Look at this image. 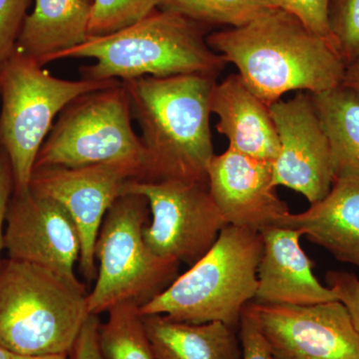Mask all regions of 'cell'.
<instances>
[{
    "label": "cell",
    "instance_id": "1",
    "mask_svg": "<svg viewBox=\"0 0 359 359\" xmlns=\"http://www.w3.org/2000/svg\"><path fill=\"white\" fill-rule=\"evenodd\" d=\"M207 42L269 105L292 91L316 94L337 88L346 75V63L334 45L282 9L212 33Z\"/></svg>",
    "mask_w": 359,
    "mask_h": 359
},
{
    "label": "cell",
    "instance_id": "2",
    "mask_svg": "<svg viewBox=\"0 0 359 359\" xmlns=\"http://www.w3.org/2000/svg\"><path fill=\"white\" fill-rule=\"evenodd\" d=\"M217 78L194 73L123 82L141 130L145 174L140 181L208 185V168L215 156L210 120Z\"/></svg>",
    "mask_w": 359,
    "mask_h": 359
},
{
    "label": "cell",
    "instance_id": "3",
    "mask_svg": "<svg viewBox=\"0 0 359 359\" xmlns=\"http://www.w3.org/2000/svg\"><path fill=\"white\" fill-rule=\"evenodd\" d=\"M65 58L93 59L94 65L80 71L82 78L97 81L194 73L219 76L228 65L208 44L204 25L160 8L119 32L89 37L54 61Z\"/></svg>",
    "mask_w": 359,
    "mask_h": 359
},
{
    "label": "cell",
    "instance_id": "4",
    "mask_svg": "<svg viewBox=\"0 0 359 359\" xmlns=\"http://www.w3.org/2000/svg\"><path fill=\"white\" fill-rule=\"evenodd\" d=\"M84 283L7 259L0 264V346L18 355H69L89 316Z\"/></svg>",
    "mask_w": 359,
    "mask_h": 359
},
{
    "label": "cell",
    "instance_id": "5",
    "mask_svg": "<svg viewBox=\"0 0 359 359\" xmlns=\"http://www.w3.org/2000/svg\"><path fill=\"white\" fill-rule=\"evenodd\" d=\"M262 252L259 231L226 224L204 257L139 311L189 323L219 321L238 330L243 309L256 297Z\"/></svg>",
    "mask_w": 359,
    "mask_h": 359
},
{
    "label": "cell",
    "instance_id": "6",
    "mask_svg": "<svg viewBox=\"0 0 359 359\" xmlns=\"http://www.w3.org/2000/svg\"><path fill=\"white\" fill-rule=\"evenodd\" d=\"M118 80H65L14 51L1 67L0 146L13 177V193L29 190L40 148L56 116L77 97L107 88Z\"/></svg>",
    "mask_w": 359,
    "mask_h": 359
},
{
    "label": "cell",
    "instance_id": "7",
    "mask_svg": "<svg viewBox=\"0 0 359 359\" xmlns=\"http://www.w3.org/2000/svg\"><path fill=\"white\" fill-rule=\"evenodd\" d=\"M148 201L139 194L120 196L108 210L95 245L98 269L87 294L89 314L99 316L123 302L147 304L178 276L180 264L154 254L144 240Z\"/></svg>",
    "mask_w": 359,
    "mask_h": 359
},
{
    "label": "cell",
    "instance_id": "8",
    "mask_svg": "<svg viewBox=\"0 0 359 359\" xmlns=\"http://www.w3.org/2000/svg\"><path fill=\"white\" fill-rule=\"evenodd\" d=\"M132 118L123 82L77 97L59 114L40 148L34 169L130 163L145 174L143 145Z\"/></svg>",
    "mask_w": 359,
    "mask_h": 359
},
{
    "label": "cell",
    "instance_id": "9",
    "mask_svg": "<svg viewBox=\"0 0 359 359\" xmlns=\"http://www.w3.org/2000/svg\"><path fill=\"white\" fill-rule=\"evenodd\" d=\"M148 201L151 221L143 236L149 249L163 259L193 266L205 256L226 226L205 184L133 180L124 194Z\"/></svg>",
    "mask_w": 359,
    "mask_h": 359
},
{
    "label": "cell",
    "instance_id": "10",
    "mask_svg": "<svg viewBox=\"0 0 359 359\" xmlns=\"http://www.w3.org/2000/svg\"><path fill=\"white\" fill-rule=\"evenodd\" d=\"M143 178V169L130 163L41 167L33 171L29 190L57 202L76 226L82 245L79 269L87 282L96 278L94 252L108 210L130 181Z\"/></svg>",
    "mask_w": 359,
    "mask_h": 359
},
{
    "label": "cell",
    "instance_id": "11",
    "mask_svg": "<svg viewBox=\"0 0 359 359\" xmlns=\"http://www.w3.org/2000/svg\"><path fill=\"white\" fill-rule=\"evenodd\" d=\"M280 151L273 162V184L302 194L311 204L323 200L334 183L330 141L311 94L271 104Z\"/></svg>",
    "mask_w": 359,
    "mask_h": 359
},
{
    "label": "cell",
    "instance_id": "12",
    "mask_svg": "<svg viewBox=\"0 0 359 359\" xmlns=\"http://www.w3.org/2000/svg\"><path fill=\"white\" fill-rule=\"evenodd\" d=\"M255 304L278 359H359V334L339 299L309 306Z\"/></svg>",
    "mask_w": 359,
    "mask_h": 359
},
{
    "label": "cell",
    "instance_id": "13",
    "mask_svg": "<svg viewBox=\"0 0 359 359\" xmlns=\"http://www.w3.org/2000/svg\"><path fill=\"white\" fill-rule=\"evenodd\" d=\"M81 238L67 212L57 202L28 190L13 193L4 226L9 259L49 269L73 283L81 256Z\"/></svg>",
    "mask_w": 359,
    "mask_h": 359
},
{
    "label": "cell",
    "instance_id": "14",
    "mask_svg": "<svg viewBox=\"0 0 359 359\" xmlns=\"http://www.w3.org/2000/svg\"><path fill=\"white\" fill-rule=\"evenodd\" d=\"M273 163L228 148L208 168V189L226 224L261 231L290 214L276 192Z\"/></svg>",
    "mask_w": 359,
    "mask_h": 359
},
{
    "label": "cell",
    "instance_id": "15",
    "mask_svg": "<svg viewBox=\"0 0 359 359\" xmlns=\"http://www.w3.org/2000/svg\"><path fill=\"white\" fill-rule=\"evenodd\" d=\"M263 252L257 268V290L252 302L309 306L337 301L334 290L313 273V263L301 245L304 233L282 226L259 231Z\"/></svg>",
    "mask_w": 359,
    "mask_h": 359
},
{
    "label": "cell",
    "instance_id": "16",
    "mask_svg": "<svg viewBox=\"0 0 359 359\" xmlns=\"http://www.w3.org/2000/svg\"><path fill=\"white\" fill-rule=\"evenodd\" d=\"M276 226L301 231L342 263L359 269V176L337 177L330 193L306 211L290 212Z\"/></svg>",
    "mask_w": 359,
    "mask_h": 359
},
{
    "label": "cell",
    "instance_id": "17",
    "mask_svg": "<svg viewBox=\"0 0 359 359\" xmlns=\"http://www.w3.org/2000/svg\"><path fill=\"white\" fill-rule=\"evenodd\" d=\"M212 114L219 117L217 130L236 152L273 163L280 151L271 105L256 95L238 74L217 82Z\"/></svg>",
    "mask_w": 359,
    "mask_h": 359
},
{
    "label": "cell",
    "instance_id": "18",
    "mask_svg": "<svg viewBox=\"0 0 359 359\" xmlns=\"http://www.w3.org/2000/svg\"><path fill=\"white\" fill-rule=\"evenodd\" d=\"M93 0H35L15 51L44 66L89 39Z\"/></svg>",
    "mask_w": 359,
    "mask_h": 359
},
{
    "label": "cell",
    "instance_id": "19",
    "mask_svg": "<svg viewBox=\"0 0 359 359\" xmlns=\"http://www.w3.org/2000/svg\"><path fill=\"white\" fill-rule=\"evenodd\" d=\"M156 359H242L238 330L219 321L189 323L142 316Z\"/></svg>",
    "mask_w": 359,
    "mask_h": 359
},
{
    "label": "cell",
    "instance_id": "20",
    "mask_svg": "<svg viewBox=\"0 0 359 359\" xmlns=\"http://www.w3.org/2000/svg\"><path fill=\"white\" fill-rule=\"evenodd\" d=\"M311 96L330 141L334 178L359 176V95L340 85Z\"/></svg>",
    "mask_w": 359,
    "mask_h": 359
},
{
    "label": "cell",
    "instance_id": "21",
    "mask_svg": "<svg viewBox=\"0 0 359 359\" xmlns=\"http://www.w3.org/2000/svg\"><path fill=\"white\" fill-rule=\"evenodd\" d=\"M139 308L134 302H123L107 311L98 332L105 359H156Z\"/></svg>",
    "mask_w": 359,
    "mask_h": 359
},
{
    "label": "cell",
    "instance_id": "22",
    "mask_svg": "<svg viewBox=\"0 0 359 359\" xmlns=\"http://www.w3.org/2000/svg\"><path fill=\"white\" fill-rule=\"evenodd\" d=\"M159 8L201 25L241 27L275 8L269 0H160Z\"/></svg>",
    "mask_w": 359,
    "mask_h": 359
},
{
    "label": "cell",
    "instance_id": "23",
    "mask_svg": "<svg viewBox=\"0 0 359 359\" xmlns=\"http://www.w3.org/2000/svg\"><path fill=\"white\" fill-rule=\"evenodd\" d=\"M159 4L160 0H93L89 37L128 27L159 8Z\"/></svg>",
    "mask_w": 359,
    "mask_h": 359
},
{
    "label": "cell",
    "instance_id": "24",
    "mask_svg": "<svg viewBox=\"0 0 359 359\" xmlns=\"http://www.w3.org/2000/svg\"><path fill=\"white\" fill-rule=\"evenodd\" d=\"M330 30L346 65L359 59V0H332Z\"/></svg>",
    "mask_w": 359,
    "mask_h": 359
},
{
    "label": "cell",
    "instance_id": "25",
    "mask_svg": "<svg viewBox=\"0 0 359 359\" xmlns=\"http://www.w3.org/2000/svg\"><path fill=\"white\" fill-rule=\"evenodd\" d=\"M269 1L275 8L282 9L285 13L292 14L311 32L330 40L334 45L330 20L332 0H269Z\"/></svg>",
    "mask_w": 359,
    "mask_h": 359
},
{
    "label": "cell",
    "instance_id": "26",
    "mask_svg": "<svg viewBox=\"0 0 359 359\" xmlns=\"http://www.w3.org/2000/svg\"><path fill=\"white\" fill-rule=\"evenodd\" d=\"M242 359H278L259 323L257 306L250 302L243 309L238 327Z\"/></svg>",
    "mask_w": 359,
    "mask_h": 359
},
{
    "label": "cell",
    "instance_id": "27",
    "mask_svg": "<svg viewBox=\"0 0 359 359\" xmlns=\"http://www.w3.org/2000/svg\"><path fill=\"white\" fill-rule=\"evenodd\" d=\"M29 0H0V67L13 56Z\"/></svg>",
    "mask_w": 359,
    "mask_h": 359
},
{
    "label": "cell",
    "instance_id": "28",
    "mask_svg": "<svg viewBox=\"0 0 359 359\" xmlns=\"http://www.w3.org/2000/svg\"><path fill=\"white\" fill-rule=\"evenodd\" d=\"M327 287L334 290L339 301L346 306L359 334V278L346 271H330L325 275Z\"/></svg>",
    "mask_w": 359,
    "mask_h": 359
},
{
    "label": "cell",
    "instance_id": "29",
    "mask_svg": "<svg viewBox=\"0 0 359 359\" xmlns=\"http://www.w3.org/2000/svg\"><path fill=\"white\" fill-rule=\"evenodd\" d=\"M100 323L98 316L89 314L71 351L69 359H105L99 346Z\"/></svg>",
    "mask_w": 359,
    "mask_h": 359
},
{
    "label": "cell",
    "instance_id": "30",
    "mask_svg": "<svg viewBox=\"0 0 359 359\" xmlns=\"http://www.w3.org/2000/svg\"><path fill=\"white\" fill-rule=\"evenodd\" d=\"M13 193V177L11 163L4 150H0V264L4 250V226L9 200Z\"/></svg>",
    "mask_w": 359,
    "mask_h": 359
},
{
    "label": "cell",
    "instance_id": "31",
    "mask_svg": "<svg viewBox=\"0 0 359 359\" xmlns=\"http://www.w3.org/2000/svg\"><path fill=\"white\" fill-rule=\"evenodd\" d=\"M342 85L353 90L359 95V59L355 62L346 66V75H344Z\"/></svg>",
    "mask_w": 359,
    "mask_h": 359
},
{
    "label": "cell",
    "instance_id": "32",
    "mask_svg": "<svg viewBox=\"0 0 359 359\" xmlns=\"http://www.w3.org/2000/svg\"><path fill=\"white\" fill-rule=\"evenodd\" d=\"M13 359H69L68 354H47V355H18Z\"/></svg>",
    "mask_w": 359,
    "mask_h": 359
},
{
    "label": "cell",
    "instance_id": "33",
    "mask_svg": "<svg viewBox=\"0 0 359 359\" xmlns=\"http://www.w3.org/2000/svg\"><path fill=\"white\" fill-rule=\"evenodd\" d=\"M15 354L0 346V359H13Z\"/></svg>",
    "mask_w": 359,
    "mask_h": 359
},
{
    "label": "cell",
    "instance_id": "34",
    "mask_svg": "<svg viewBox=\"0 0 359 359\" xmlns=\"http://www.w3.org/2000/svg\"><path fill=\"white\" fill-rule=\"evenodd\" d=\"M0 87H1V67H0Z\"/></svg>",
    "mask_w": 359,
    "mask_h": 359
}]
</instances>
